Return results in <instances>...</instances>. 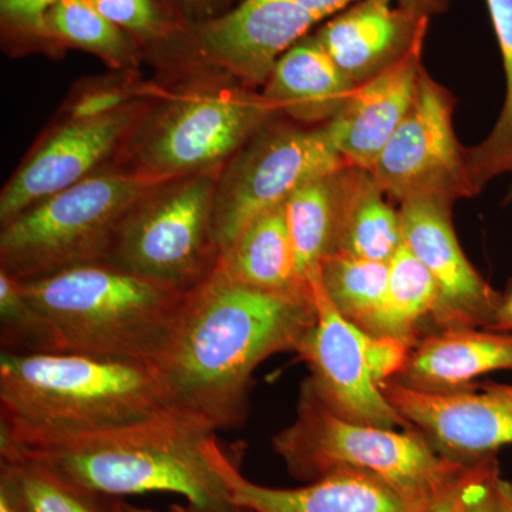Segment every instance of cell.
<instances>
[{"instance_id": "obj_1", "label": "cell", "mask_w": 512, "mask_h": 512, "mask_svg": "<svg viewBox=\"0 0 512 512\" xmlns=\"http://www.w3.org/2000/svg\"><path fill=\"white\" fill-rule=\"evenodd\" d=\"M315 316L313 291H259L215 268L188 292L170 343L154 366L168 406L215 431L242 426L255 370L271 356L296 352Z\"/></svg>"}, {"instance_id": "obj_2", "label": "cell", "mask_w": 512, "mask_h": 512, "mask_svg": "<svg viewBox=\"0 0 512 512\" xmlns=\"http://www.w3.org/2000/svg\"><path fill=\"white\" fill-rule=\"evenodd\" d=\"M210 424L180 410L103 429L30 433L0 427V453L46 468L111 498L178 494L192 507L234 508L222 473L225 451Z\"/></svg>"}, {"instance_id": "obj_3", "label": "cell", "mask_w": 512, "mask_h": 512, "mask_svg": "<svg viewBox=\"0 0 512 512\" xmlns=\"http://www.w3.org/2000/svg\"><path fill=\"white\" fill-rule=\"evenodd\" d=\"M20 285L53 352L151 366L167 349L188 295L104 262Z\"/></svg>"}, {"instance_id": "obj_4", "label": "cell", "mask_w": 512, "mask_h": 512, "mask_svg": "<svg viewBox=\"0 0 512 512\" xmlns=\"http://www.w3.org/2000/svg\"><path fill=\"white\" fill-rule=\"evenodd\" d=\"M171 409L156 367L76 353L0 352V427L63 433Z\"/></svg>"}, {"instance_id": "obj_5", "label": "cell", "mask_w": 512, "mask_h": 512, "mask_svg": "<svg viewBox=\"0 0 512 512\" xmlns=\"http://www.w3.org/2000/svg\"><path fill=\"white\" fill-rule=\"evenodd\" d=\"M272 448L288 473L306 483L333 471L359 470L406 490L437 494L468 467L441 456L416 429H387L339 416L308 380L302 383L295 421L272 437Z\"/></svg>"}, {"instance_id": "obj_6", "label": "cell", "mask_w": 512, "mask_h": 512, "mask_svg": "<svg viewBox=\"0 0 512 512\" xmlns=\"http://www.w3.org/2000/svg\"><path fill=\"white\" fill-rule=\"evenodd\" d=\"M158 184L136 171L94 173L33 205L2 225L0 271L32 281L103 264L127 215Z\"/></svg>"}, {"instance_id": "obj_7", "label": "cell", "mask_w": 512, "mask_h": 512, "mask_svg": "<svg viewBox=\"0 0 512 512\" xmlns=\"http://www.w3.org/2000/svg\"><path fill=\"white\" fill-rule=\"evenodd\" d=\"M220 170L158 184L134 205L106 262L141 278L191 292L220 261L212 205Z\"/></svg>"}, {"instance_id": "obj_8", "label": "cell", "mask_w": 512, "mask_h": 512, "mask_svg": "<svg viewBox=\"0 0 512 512\" xmlns=\"http://www.w3.org/2000/svg\"><path fill=\"white\" fill-rule=\"evenodd\" d=\"M274 113L262 94L192 87L168 100L141 127L133 143V171L164 183L220 170Z\"/></svg>"}, {"instance_id": "obj_9", "label": "cell", "mask_w": 512, "mask_h": 512, "mask_svg": "<svg viewBox=\"0 0 512 512\" xmlns=\"http://www.w3.org/2000/svg\"><path fill=\"white\" fill-rule=\"evenodd\" d=\"M345 165L325 126L261 128L218 180L212 232L220 258L256 218L284 204L302 185Z\"/></svg>"}, {"instance_id": "obj_10", "label": "cell", "mask_w": 512, "mask_h": 512, "mask_svg": "<svg viewBox=\"0 0 512 512\" xmlns=\"http://www.w3.org/2000/svg\"><path fill=\"white\" fill-rule=\"evenodd\" d=\"M453 107L451 94L423 69L413 106L370 170L384 194L399 202L421 194L474 195Z\"/></svg>"}, {"instance_id": "obj_11", "label": "cell", "mask_w": 512, "mask_h": 512, "mask_svg": "<svg viewBox=\"0 0 512 512\" xmlns=\"http://www.w3.org/2000/svg\"><path fill=\"white\" fill-rule=\"evenodd\" d=\"M318 22L291 0H242L215 18L183 23L156 47H175L195 62L258 86Z\"/></svg>"}, {"instance_id": "obj_12", "label": "cell", "mask_w": 512, "mask_h": 512, "mask_svg": "<svg viewBox=\"0 0 512 512\" xmlns=\"http://www.w3.org/2000/svg\"><path fill=\"white\" fill-rule=\"evenodd\" d=\"M315 322L295 353L308 366V382L329 409L345 419L387 429H413L377 386L365 356V332L343 318L323 291L318 276L311 281Z\"/></svg>"}, {"instance_id": "obj_13", "label": "cell", "mask_w": 512, "mask_h": 512, "mask_svg": "<svg viewBox=\"0 0 512 512\" xmlns=\"http://www.w3.org/2000/svg\"><path fill=\"white\" fill-rule=\"evenodd\" d=\"M382 390L403 419L448 460L470 466L512 446V384H471L431 393L390 380Z\"/></svg>"}, {"instance_id": "obj_14", "label": "cell", "mask_w": 512, "mask_h": 512, "mask_svg": "<svg viewBox=\"0 0 512 512\" xmlns=\"http://www.w3.org/2000/svg\"><path fill=\"white\" fill-rule=\"evenodd\" d=\"M453 198L421 194L400 207L403 241L426 266L440 291L437 329L493 328L503 295L470 264L453 227Z\"/></svg>"}, {"instance_id": "obj_15", "label": "cell", "mask_w": 512, "mask_h": 512, "mask_svg": "<svg viewBox=\"0 0 512 512\" xmlns=\"http://www.w3.org/2000/svg\"><path fill=\"white\" fill-rule=\"evenodd\" d=\"M137 117L136 107L127 106L109 116L70 120L56 128L20 165L2 191V225L94 174V168L128 136Z\"/></svg>"}, {"instance_id": "obj_16", "label": "cell", "mask_w": 512, "mask_h": 512, "mask_svg": "<svg viewBox=\"0 0 512 512\" xmlns=\"http://www.w3.org/2000/svg\"><path fill=\"white\" fill-rule=\"evenodd\" d=\"M222 473L235 507L254 512H429L441 493H416L359 470L333 471L299 488L266 487L245 477L228 453Z\"/></svg>"}, {"instance_id": "obj_17", "label": "cell", "mask_w": 512, "mask_h": 512, "mask_svg": "<svg viewBox=\"0 0 512 512\" xmlns=\"http://www.w3.org/2000/svg\"><path fill=\"white\" fill-rule=\"evenodd\" d=\"M430 18L399 0H357L315 33L340 72L355 84L379 76L426 39Z\"/></svg>"}, {"instance_id": "obj_18", "label": "cell", "mask_w": 512, "mask_h": 512, "mask_svg": "<svg viewBox=\"0 0 512 512\" xmlns=\"http://www.w3.org/2000/svg\"><path fill=\"white\" fill-rule=\"evenodd\" d=\"M423 42L399 63L360 84L328 123L333 146L353 167L372 170L377 157L409 113L419 87Z\"/></svg>"}, {"instance_id": "obj_19", "label": "cell", "mask_w": 512, "mask_h": 512, "mask_svg": "<svg viewBox=\"0 0 512 512\" xmlns=\"http://www.w3.org/2000/svg\"><path fill=\"white\" fill-rule=\"evenodd\" d=\"M512 372V332L443 329L417 340L394 382L421 392L466 389L477 377Z\"/></svg>"}, {"instance_id": "obj_20", "label": "cell", "mask_w": 512, "mask_h": 512, "mask_svg": "<svg viewBox=\"0 0 512 512\" xmlns=\"http://www.w3.org/2000/svg\"><path fill=\"white\" fill-rule=\"evenodd\" d=\"M356 86L340 72L315 33H309L278 60L262 96L301 123H328L348 103Z\"/></svg>"}, {"instance_id": "obj_21", "label": "cell", "mask_w": 512, "mask_h": 512, "mask_svg": "<svg viewBox=\"0 0 512 512\" xmlns=\"http://www.w3.org/2000/svg\"><path fill=\"white\" fill-rule=\"evenodd\" d=\"M217 269L239 284L279 295H309L296 265L286 205L266 211L248 225L235 244L221 256Z\"/></svg>"}, {"instance_id": "obj_22", "label": "cell", "mask_w": 512, "mask_h": 512, "mask_svg": "<svg viewBox=\"0 0 512 512\" xmlns=\"http://www.w3.org/2000/svg\"><path fill=\"white\" fill-rule=\"evenodd\" d=\"M346 167L302 185L286 200V221L303 281L311 284L320 265L338 252Z\"/></svg>"}, {"instance_id": "obj_23", "label": "cell", "mask_w": 512, "mask_h": 512, "mask_svg": "<svg viewBox=\"0 0 512 512\" xmlns=\"http://www.w3.org/2000/svg\"><path fill=\"white\" fill-rule=\"evenodd\" d=\"M384 195L369 170L346 167L338 252L382 264L392 261L404 244L402 218Z\"/></svg>"}, {"instance_id": "obj_24", "label": "cell", "mask_w": 512, "mask_h": 512, "mask_svg": "<svg viewBox=\"0 0 512 512\" xmlns=\"http://www.w3.org/2000/svg\"><path fill=\"white\" fill-rule=\"evenodd\" d=\"M440 291L433 276L403 244L389 262L386 292L373 318L363 332L390 336L416 345L421 322L430 318L439 306Z\"/></svg>"}, {"instance_id": "obj_25", "label": "cell", "mask_w": 512, "mask_h": 512, "mask_svg": "<svg viewBox=\"0 0 512 512\" xmlns=\"http://www.w3.org/2000/svg\"><path fill=\"white\" fill-rule=\"evenodd\" d=\"M37 42L84 50L114 69H128L137 60L136 40L104 18L89 0H59L43 16Z\"/></svg>"}, {"instance_id": "obj_26", "label": "cell", "mask_w": 512, "mask_h": 512, "mask_svg": "<svg viewBox=\"0 0 512 512\" xmlns=\"http://www.w3.org/2000/svg\"><path fill=\"white\" fill-rule=\"evenodd\" d=\"M500 45L505 74V99L490 136L466 148L467 173L476 195L498 175L512 173V0H485Z\"/></svg>"}, {"instance_id": "obj_27", "label": "cell", "mask_w": 512, "mask_h": 512, "mask_svg": "<svg viewBox=\"0 0 512 512\" xmlns=\"http://www.w3.org/2000/svg\"><path fill=\"white\" fill-rule=\"evenodd\" d=\"M389 264L336 252L322 262L318 279L340 315L363 329L386 292Z\"/></svg>"}, {"instance_id": "obj_28", "label": "cell", "mask_w": 512, "mask_h": 512, "mask_svg": "<svg viewBox=\"0 0 512 512\" xmlns=\"http://www.w3.org/2000/svg\"><path fill=\"white\" fill-rule=\"evenodd\" d=\"M0 466L15 478L30 512H114L116 498L69 483L28 460L0 453Z\"/></svg>"}, {"instance_id": "obj_29", "label": "cell", "mask_w": 512, "mask_h": 512, "mask_svg": "<svg viewBox=\"0 0 512 512\" xmlns=\"http://www.w3.org/2000/svg\"><path fill=\"white\" fill-rule=\"evenodd\" d=\"M0 352H53L45 323L18 279L0 271Z\"/></svg>"}, {"instance_id": "obj_30", "label": "cell", "mask_w": 512, "mask_h": 512, "mask_svg": "<svg viewBox=\"0 0 512 512\" xmlns=\"http://www.w3.org/2000/svg\"><path fill=\"white\" fill-rule=\"evenodd\" d=\"M93 8L140 45L158 46L183 23L161 0H89Z\"/></svg>"}, {"instance_id": "obj_31", "label": "cell", "mask_w": 512, "mask_h": 512, "mask_svg": "<svg viewBox=\"0 0 512 512\" xmlns=\"http://www.w3.org/2000/svg\"><path fill=\"white\" fill-rule=\"evenodd\" d=\"M363 346L370 375L380 389L402 372L413 348L403 340L390 336H373L366 332Z\"/></svg>"}, {"instance_id": "obj_32", "label": "cell", "mask_w": 512, "mask_h": 512, "mask_svg": "<svg viewBox=\"0 0 512 512\" xmlns=\"http://www.w3.org/2000/svg\"><path fill=\"white\" fill-rule=\"evenodd\" d=\"M59 0H0L3 32L37 42L43 16Z\"/></svg>"}, {"instance_id": "obj_33", "label": "cell", "mask_w": 512, "mask_h": 512, "mask_svg": "<svg viewBox=\"0 0 512 512\" xmlns=\"http://www.w3.org/2000/svg\"><path fill=\"white\" fill-rule=\"evenodd\" d=\"M128 93L121 87L97 86L84 90L70 103V120H90L109 116L114 111L130 106Z\"/></svg>"}, {"instance_id": "obj_34", "label": "cell", "mask_w": 512, "mask_h": 512, "mask_svg": "<svg viewBox=\"0 0 512 512\" xmlns=\"http://www.w3.org/2000/svg\"><path fill=\"white\" fill-rule=\"evenodd\" d=\"M494 460L495 457H488L468 466L453 484L448 485L446 490L437 495L429 512H463L473 493L474 485Z\"/></svg>"}, {"instance_id": "obj_35", "label": "cell", "mask_w": 512, "mask_h": 512, "mask_svg": "<svg viewBox=\"0 0 512 512\" xmlns=\"http://www.w3.org/2000/svg\"><path fill=\"white\" fill-rule=\"evenodd\" d=\"M302 9L308 10L319 20L338 15L339 12L349 8L357 0H291ZM407 8L416 10L420 15L431 16L444 12L450 5L451 0H399Z\"/></svg>"}, {"instance_id": "obj_36", "label": "cell", "mask_w": 512, "mask_h": 512, "mask_svg": "<svg viewBox=\"0 0 512 512\" xmlns=\"http://www.w3.org/2000/svg\"><path fill=\"white\" fill-rule=\"evenodd\" d=\"M180 23H197L227 12L231 0H161Z\"/></svg>"}, {"instance_id": "obj_37", "label": "cell", "mask_w": 512, "mask_h": 512, "mask_svg": "<svg viewBox=\"0 0 512 512\" xmlns=\"http://www.w3.org/2000/svg\"><path fill=\"white\" fill-rule=\"evenodd\" d=\"M498 476H500L498 464L494 460L474 485L473 493L463 512H503L497 490H495V481Z\"/></svg>"}, {"instance_id": "obj_38", "label": "cell", "mask_w": 512, "mask_h": 512, "mask_svg": "<svg viewBox=\"0 0 512 512\" xmlns=\"http://www.w3.org/2000/svg\"><path fill=\"white\" fill-rule=\"evenodd\" d=\"M0 512H30L18 483L5 467L0 466Z\"/></svg>"}, {"instance_id": "obj_39", "label": "cell", "mask_w": 512, "mask_h": 512, "mask_svg": "<svg viewBox=\"0 0 512 512\" xmlns=\"http://www.w3.org/2000/svg\"><path fill=\"white\" fill-rule=\"evenodd\" d=\"M114 512H158L153 510H148V508H140L136 507V505L127 503L123 498H116L114 500ZM167 512H254L251 510H247V508L234 507L229 508V510L224 511H210V510H201V508L192 507V505L188 504L187 507H181V505H173L170 508V511Z\"/></svg>"}, {"instance_id": "obj_40", "label": "cell", "mask_w": 512, "mask_h": 512, "mask_svg": "<svg viewBox=\"0 0 512 512\" xmlns=\"http://www.w3.org/2000/svg\"><path fill=\"white\" fill-rule=\"evenodd\" d=\"M493 330L501 332H512V284L501 299L500 309H498L497 318L493 325Z\"/></svg>"}, {"instance_id": "obj_41", "label": "cell", "mask_w": 512, "mask_h": 512, "mask_svg": "<svg viewBox=\"0 0 512 512\" xmlns=\"http://www.w3.org/2000/svg\"><path fill=\"white\" fill-rule=\"evenodd\" d=\"M495 490H497L501 510L503 512H512V484L498 476L497 481H495Z\"/></svg>"}]
</instances>
